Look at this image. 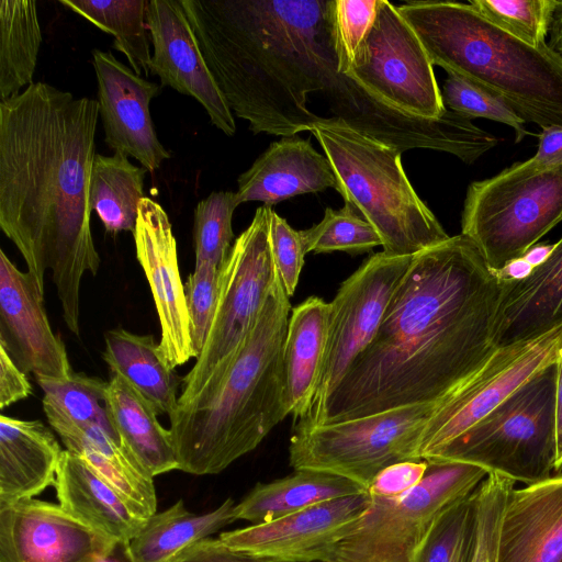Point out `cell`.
I'll use <instances>...</instances> for the list:
<instances>
[{
  "label": "cell",
  "mask_w": 562,
  "mask_h": 562,
  "mask_svg": "<svg viewBox=\"0 0 562 562\" xmlns=\"http://www.w3.org/2000/svg\"><path fill=\"white\" fill-rule=\"evenodd\" d=\"M371 505L368 491L307 507L273 521L224 531L228 548L266 562H327Z\"/></svg>",
  "instance_id": "cell-16"
},
{
  "label": "cell",
  "mask_w": 562,
  "mask_h": 562,
  "mask_svg": "<svg viewBox=\"0 0 562 562\" xmlns=\"http://www.w3.org/2000/svg\"><path fill=\"white\" fill-rule=\"evenodd\" d=\"M148 170L133 165L127 156L97 154L92 165L89 202L105 231L134 233L138 206L144 196V178Z\"/></svg>",
  "instance_id": "cell-33"
},
{
  "label": "cell",
  "mask_w": 562,
  "mask_h": 562,
  "mask_svg": "<svg viewBox=\"0 0 562 562\" xmlns=\"http://www.w3.org/2000/svg\"><path fill=\"white\" fill-rule=\"evenodd\" d=\"M137 260L154 297L160 323L158 344L162 361L171 369L196 359L190 336V321L181 281L177 241L166 211L143 198L133 233Z\"/></svg>",
  "instance_id": "cell-17"
},
{
  "label": "cell",
  "mask_w": 562,
  "mask_h": 562,
  "mask_svg": "<svg viewBox=\"0 0 562 562\" xmlns=\"http://www.w3.org/2000/svg\"><path fill=\"white\" fill-rule=\"evenodd\" d=\"M239 205L236 192L217 191L200 201L194 210L195 265L220 268L232 248V218Z\"/></svg>",
  "instance_id": "cell-40"
},
{
  "label": "cell",
  "mask_w": 562,
  "mask_h": 562,
  "mask_svg": "<svg viewBox=\"0 0 562 562\" xmlns=\"http://www.w3.org/2000/svg\"><path fill=\"white\" fill-rule=\"evenodd\" d=\"M533 267L524 258H516L507 262L499 270H495L503 281H520L532 272Z\"/></svg>",
  "instance_id": "cell-52"
},
{
  "label": "cell",
  "mask_w": 562,
  "mask_h": 562,
  "mask_svg": "<svg viewBox=\"0 0 562 562\" xmlns=\"http://www.w3.org/2000/svg\"><path fill=\"white\" fill-rule=\"evenodd\" d=\"M380 0H330V23L337 72L346 75L370 32Z\"/></svg>",
  "instance_id": "cell-42"
},
{
  "label": "cell",
  "mask_w": 562,
  "mask_h": 562,
  "mask_svg": "<svg viewBox=\"0 0 562 562\" xmlns=\"http://www.w3.org/2000/svg\"><path fill=\"white\" fill-rule=\"evenodd\" d=\"M561 221L562 166L535 171L521 161L470 183L461 234L477 246L493 270H499Z\"/></svg>",
  "instance_id": "cell-8"
},
{
  "label": "cell",
  "mask_w": 562,
  "mask_h": 562,
  "mask_svg": "<svg viewBox=\"0 0 562 562\" xmlns=\"http://www.w3.org/2000/svg\"><path fill=\"white\" fill-rule=\"evenodd\" d=\"M423 480L397 497L371 495L355 529L339 541L327 562H414L437 518L474 493L488 472L477 465L426 460Z\"/></svg>",
  "instance_id": "cell-10"
},
{
  "label": "cell",
  "mask_w": 562,
  "mask_h": 562,
  "mask_svg": "<svg viewBox=\"0 0 562 562\" xmlns=\"http://www.w3.org/2000/svg\"><path fill=\"white\" fill-rule=\"evenodd\" d=\"M560 44H561V47H562V24H561V32H560Z\"/></svg>",
  "instance_id": "cell-54"
},
{
  "label": "cell",
  "mask_w": 562,
  "mask_h": 562,
  "mask_svg": "<svg viewBox=\"0 0 562 562\" xmlns=\"http://www.w3.org/2000/svg\"><path fill=\"white\" fill-rule=\"evenodd\" d=\"M290 302L280 276L221 380L169 416L180 471L217 474L252 451L288 414L283 347Z\"/></svg>",
  "instance_id": "cell-4"
},
{
  "label": "cell",
  "mask_w": 562,
  "mask_h": 562,
  "mask_svg": "<svg viewBox=\"0 0 562 562\" xmlns=\"http://www.w3.org/2000/svg\"><path fill=\"white\" fill-rule=\"evenodd\" d=\"M497 562H562V473L509 492Z\"/></svg>",
  "instance_id": "cell-22"
},
{
  "label": "cell",
  "mask_w": 562,
  "mask_h": 562,
  "mask_svg": "<svg viewBox=\"0 0 562 562\" xmlns=\"http://www.w3.org/2000/svg\"><path fill=\"white\" fill-rule=\"evenodd\" d=\"M0 346L24 373L68 379L74 373L63 340L53 333L44 293L0 249Z\"/></svg>",
  "instance_id": "cell-20"
},
{
  "label": "cell",
  "mask_w": 562,
  "mask_h": 562,
  "mask_svg": "<svg viewBox=\"0 0 562 562\" xmlns=\"http://www.w3.org/2000/svg\"><path fill=\"white\" fill-rule=\"evenodd\" d=\"M346 76L408 115L439 119L447 111L428 53L390 1L380 0L375 21Z\"/></svg>",
  "instance_id": "cell-12"
},
{
  "label": "cell",
  "mask_w": 562,
  "mask_h": 562,
  "mask_svg": "<svg viewBox=\"0 0 562 562\" xmlns=\"http://www.w3.org/2000/svg\"><path fill=\"white\" fill-rule=\"evenodd\" d=\"M103 359L143 394L159 414L170 416L178 405L180 378L161 359L151 335L116 328L105 333Z\"/></svg>",
  "instance_id": "cell-31"
},
{
  "label": "cell",
  "mask_w": 562,
  "mask_h": 562,
  "mask_svg": "<svg viewBox=\"0 0 562 562\" xmlns=\"http://www.w3.org/2000/svg\"><path fill=\"white\" fill-rule=\"evenodd\" d=\"M92 65L106 145L114 153L132 156L149 172L159 169L170 157L150 115V101L161 86L137 75L109 52L93 49Z\"/></svg>",
  "instance_id": "cell-19"
},
{
  "label": "cell",
  "mask_w": 562,
  "mask_h": 562,
  "mask_svg": "<svg viewBox=\"0 0 562 562\" xmlns=\"http://www.w3.org/2000/svg\"><path fill=\"white\" fill-rule=\"evenodd\" d=\"M301 234L306 254L363 252L382 246L374 227L349 203L339 210L327 207L323 220Z\"/></svg>",
  "instance_id": "cell-38"
},
{
  "label": "cell",
  "mask_w": 562,
  "mask_h": 562,
  "mask_svg": "<svg viewBox=\"0 0 562 562\" xmlns=\"http://www.w3.org/2000/svg\"><path fill=\"white\" fill-rule=\"evenodd\" d=\"M515 482L495 473L476 490L477 531L472 562H497V538L501 517Z\"/></svg>",
  "instance_id": "cell-43"
},
{
  "label": "cell",
  "mask_w": 562,
  "mask_h": 562,
  "mask_svg": "<svg viewBox=\"0 0 562 562\" xmlns=\"http://www.w3.org/2000/svg\"><path fill=\"white\" fill-rule=\"evenodd\" d=\"M557 378L555 362L424 460L470 463L526 485L552 476L557 457Z\"/></svg>",
  "instance_id": "cell-7"
},
{
  "label": "cell",
  "mask_w": 562,
  "mask_h": 562,
  "mask_svg": "<svg viewBox=\"0 0 562 562\" xmlns=\"http://www.w3.org/2000/svg\"><path fill=\"white\" fill-rule=\"evenodd\" d=\"M231 111L283 137L318 120L307 94L337 72L330 0H181Z\"/></svg>",
  "instance_id": "cell-3"
},
{
  "label": "cell",
  "mask_w": 562,
  "mask_h": 562,
  "mask_svg": "<svg viewBox=\"0 0 562 562\" xmlns=\"http://www.w3.org/2000/svg\"><path fill=\"white\" fill-rule=\"evenodd\" d=\"M149 0H59V3L114 37L137 75H150L151 55L146 13Z\"/></svg>",
  "instance_id": "cell-35"
},
{
  "label": "cell",
  "mask_w": 562,
  "mask_h": 562,
  "mask_svg": "<svg viewBox=\"0 0 562 562\" xmlns=\"http://www.w3.org/2000/svg\"><path fill=\"white\" fill-rule=\"evenodd\" d=\"M485 20L524 43L541 47L551 27L557 0H471Z\"/></svg>",
  "instance_id": "cell-39"
},
{
  "label": "cell",
  "mask_w": 562,
  "mask_h": 562,
  "mask_svg": "<svg viewBox=\"0 0 562 562\" xmlns=\"http://www.w3.org/2000/svg\"><path fill=\"white\" fill-rule=\"evenodd\" d=\"M54 487L58 504L66 512L113 541H131L150 517L87 462L66 449Z\"/></svg>",
  "instance_id": "cell-23"
},
{
  "label": "cell",
  "mask_w": 562,
  "mask_h": 562,
  "mask_svg": "<svg viewBox=\"0 0 562 562\" xmlns=\"http://www.w3.org/2000/svg\"><path fill=\"white\" fill-rule=\"evenodd\" d=\"M508 282L463 234L413 256L370 344L322 408L295 426L331 425L446 398L497 349Z\"/></svg>",
  "instance_id": "cell-1"
},
{
  "label": "cell",
  "mask_w": 562,
  "mask_h": 562,
  "mask_svg": "<svg viewBox=\"0 0 562 562\" xmlns=\"http://www.w3.org/2000/svg\"><path fill=\"white\" fill-rule=\"evenodd\" d=\"M330 303L310 296L292 311L283 347L284 405L296 423L312 407L323 369Z\"/></svg>",
  "instance_id": "cell-28"
},
{
  "label": "cell",
  "mask_w": 562,
  "mask_h": 562,
  "mask_svg": "<svg viewBox=\"0 0 562 562\" xmlns=\"http://www.w3.org/2000/svg\"><path fill=\"white\" fill-rule=\"evenodd\" d=\"M146 24L153 45L150 75L164 87L194 98L210 121L228 136L236 123L186 15L181 0H149Z\"/></svg>",
  "instance_id": "cell-18"
},
{
  "label": "cell",
  "mask_w": 562,
  "mask_h": 562,
  "mask_svg": "<svg viewBox=\"0 0 562 562\" xmlns=\"http://www.w3.org/2000/svg\"><path fill=\"white\" fill-rule=\"evenodd\" d=\"M235 502L225 499L217 508L198 515L182 499L151 515L130 541L136 562H170L184 549L209 538L236 520Z\"/></svg>",
  "instance_id": "cell-32"
},
{
  "label": "cell",
  "mask_w": 562,
  "mask_h": 562,
  "mask_svg": "<svg viewBox=\"0 0 562 562\" xmlns=\"http://www.w3.org/2000/svg\"><path fill=\"white\" fill-rule=\"evenodd\" d=\"M32 393L31 384L7 350L0 346V408L27 398Z\"/></svg>",
  "instance_id": "cell-48"
},
{
  "label": "cell",
  "mask_w": 562,
  "mask_h": 562,
  "mask_svg": "<svg viewBox=\"0 0 562 562\" xmlns=\"http://www.w3.org/2000/svg\"><path fill=\"white\" fill-rule=\"evenodd\" d=\"M271 206L262 205L218 269L214 317L200 356L182 379L178 404L212 389L255 326L279 276L270 245Z\"/></svg>",
  "instance_id": "cell-9"
},
{
  "label": "cell",
  "mask_w": 562,
  "mask_h": 562,
  "mask_svg": "<svg viewBox=\"0 0 562 562\" xmlns=\"http://www.w3.org/2000/svg\"><path fill=\"white\" fill-rule=\"evenodd\" d=\"M270 245L277 271L284 291L290 297L294 294L304 266L305 247L301 231L292 228L285 218L273 210L269 224Z\"/></svg>",
  "instance_id": "cell-45"
},
{
  "label": "cell",
  "mask_w": 562,
  "mask_h": 562,
  "mask_svg": "<svg viewBox=\"0 0 562 562\" xmlns=\"http://www.w3.org/2000/svg\"><path fill=\"white\" fill-rule=\"evenodd\" d=\"M98 119L97 100L41 81L0 101V228L43 293L52 270L76 336L82 276L100 266L89 202Z\"/></svg>",
  "instance_id": "cell-2"
},
{
  "label": "cell",
  "mask_w": 562,
  "mask_h": 562,
  "mask_svg": "<svg viewBox=\"0 0 562 562\" xmlns=\"http://www.w3.org/2000/svg\"><path fill=\"white\" fill-rule=\"evenodd\" d=\"M79 562H136L131 551L130 541H114L112 546L101 554L89 557Z\"/></svg>",
  "instance_id": "cell-51"
},
{
  "label": "cell",
  "mask_w": 562,
  "mask_h": 562,
  "mask_svg": "<svg viewBox=\"0 0 562 562\" xmlns=\"http://www.w3.org/2000/svg\"><path fill=\"white\" fill-rule=\"evenodd\" d=\"M63 449L41 420L0 416V504L54 486Z\"/></svg>",
  "instance_id": "cell-26"
},
{
  "label": "cell",
  "mask_w": 562,
  "mask_h": 562,
  "mask_svg": "<svg viewBox=\"0 0 562 562\" xmlns=\"http://www.w3.org/2000/svg\"><path fill=\"white\" fill-rule=\"evenodd\" d=\"M442 85L445 106L467 119L483 117L503 123L514 130L516 143L528 134L526 121L501 97L452 72Z\"/></svg>",
  "instance_id": "cell-41"
},
{
  "label": "cell",
  "mask_w": 562,
  "mask_h": 562,
  "mask_svg": "<svg viewBox=\"0 0 562 562\" xmlns=\"http://www.w3.org/2000/svg\"><path fill=\"white\" fill-rule=\"evenodd\" d=\"M427 468L428 462L424 459L395 463L376 475L368 492L383 497L401 496L423 480Z\"/></svg>",
  "instance_id": "cell-46"
},
{
  "label": "cell",
  "mask_w": 562,
  "mask_h": 562,
  "mask_svg": "<svg viewBox=\"0 0 562 562\" xmlns=\"http://www.w3.org/2000/svg\"><path fill=\"white\" fill-rule=\"evenodd\" d=\"M360 485L339 475L294 470L266 483H257L235 505L236 520L265 524L292 515L313 505L364 492Z\"/></svg>",
  "instance_id": "cell-30"
},
{
  "label": "cell",
  "mask_w": 562,
  "mask_h": 562,
  "mask_svg": "<svg viewBox=\"0 0 562 562\" xmlns=\"http://www.w3.org/2000/svg\"><path fill=\"white\" fill-rule=\"evenodd\" d=\"M558 363L557 396H555V439L557 457L554 472L562 473V356Z\"/></svg>",
  "instance_id": "cell-50"
},
{
  "label": "cell",
  "mask_w": 562,
  "mask_h": 562,
  "mask_svg": "<svg viewBox=\"0 0 562 562\" xmlns=\"http://www.w3.org/2000/svg\"><path fill=\"white\" fill-rule=\"evenodd\" d=\"M554 244H536L522 257L533 267L542 265L551 255Z\"/></svg>",
  "instance_id": "cell-53"
},
{
  "label": "cell",
  "mask_w": 562,
  "mask_h": 562,
  "mask_svg": "<svg viewBox=\"0 0 562 562\" xmlns=\"http://www.w3.org/2000/svg\"><path fill=\"white\" fill-rule=\"evenodd\" d=\"M170 562H266L237 552L218 538H205L184 549Z\"/></svg>",
  "instance_id": "cell-47"
},
{
  "label": "cell",
  "mask_w": 562,
  "mask_h": 562,
  "mask_svg": "<svg viewBox=\"0 0 562 562\" xmlns=\"http://www.w3.org/2000/svg\"><path fill=\"white\" fill-rule=\"evenodd\" d=\"M113 542L59 504L36 498L0 504V562H79Z\"/></svg>",
  "instance_id": "cell-21"
},
{
  "label": "cell",
  "mask_w": 562,
  "mask_h": 562,
  "mask_svg": "<svg viewBox=\"0 0 562 562\" xmlns=\"http://www.w3.org/2000/svg\"><path fill=\"white\" fill-rule=\"evenodd\" d=\"M538 138L537 153L530 159L522 161L525 166L535 171L562 166V126L544 127Z\"/></svg>",
  "instance_id": "cell-49"
},
{
  "label": "cell",
  "mask_w": 562,
  "mask_h": 562,
  "mask_svg": "<svg viewBox=\"0 0 562 562\" xmlns=\"http://www.w3.org/2000/svg\"><path fill=\"white\" fill-rule=\"evenodd\" d=\"M562 325V237L549 258L520 281H509L495 333L496 348L535 339Z\"/></svg>",
  "instance_id": "cell-27"
},
{
  "label": "cell",
  "mask_w": 562,
  "mask_h": 562,
  "mask_svg": "<svg viewBox=\"0 0 562 562\" xmlns=\"http://www.w3.org/2000/svg\"><path fill=\"white\" fill-rule=\"evenodd\" d=\"M52 403L77 424L97 426L122 440L106 405L108 382L97 376L74 372L68 379L36 378Z\"/></svg>",
  "instance_id": "cell-37"
},
{
  "label": "cell",
  "mask_w": 562,
  "mask_h": 562,
  "mask_svg": "<svg viewBox=\"0 0 562 562\" xmlns=\"http://www.w3.org/2000/svg\"><path fill=\"white\" fill-rule=\"evenodd\" d=\"M218 269L210 263L195 265L184 283L190 336L196 358L203 349L215 313Z\"/></svg>",
  "instance_id": "cell-44"
},
{
  "label": "cell",
  "mask_w": 562,
  "mask_h": 562,
  "mask_svg": "<svg viewBox=\"0 0 562 562\" xmlns=\"http://www.w3.org/2000/svg\"><path fill=\"white\" fill-rule=\"evenodd\" d=\"M476 531L475 491L437 518L416 551L414 562H472Z\"/></svg>",
  "instance_id": "cell-36"
},
{
  "label": "cell",
  "mask_w": 562,
  "mask_h": 562,
  "mask_svg": "<svg viewBox=\"0 0 562 562\" xmlns=\"http://www.w3.org/2000/svg\"><path fill=\"white\" fill-rule=\"evenodd\" d=\"M106 405L122 440L153 476L179 469L170 429L158 422L156 407L120 374L112 373L108 382Z\"/></svg>",
  "instance_id": "cell-29"
},
{
  "label": "cell",
  "mask_w": 562,
  "mask_h": 562,
  "mask_svg": "<svg viewBox=\"0 0 562 562\" xmlns=\"http://www.w3.org/2000/svg\"><path fill=\"white\" fill-rule=\"evenodd\" d=\"M562 356V325L535 339L497 348L485 364L443 398L420 443L426 459L484 418L519 386Z\"/></svg>",
  "instance_id": "cell-14"
},
{
  "label": "cell",
  "mask_w": 562,
  "mask_h": 562,
  "mask_svg": "<svg viewBox=\"0 0 562 562\" xmlns=\"http://www.w3.org/2000/svg\"><path fill=\"white\" fill-rule=\"evenodd\" d=\"M397 10L432 65L497 94L541 130L562 126V58L549 44L524 43L469 3L408 1Z\"/></svg>",
  "instance_id": "cell-5"
},
{
  "label": "cell",
  "mask_w": 562,
  "mask_h": 562,
  "mask_svg": "<svg viewBox=\"0 0 562 562\" xmlns=\"http://www.w3.org/2000/svg\"><path fill=\"white\" fill-rule=\"evenodd\" d=\"M328 158L345 203L374 227L383 252L413 257L450 236L412 187L402 151L338 117H318L310 131Z\"/></svg>",
  "instance_id": "cell-6"
},
{
  "label": "cell",
  "mask_w": 562,
  "mask_h": 562,
  "mask_svg": "<svg viewBox=\"0 0 562 562\" xmlns=\"http://www.w3.org/2000/svg\"><path fill=\"white\" fill-rule=\"evenodd\" d=\"M440 402L400 407L331 425L294 426L289 463L294 470L342 476L368 491L387 467L422 460L424 427Z\"/></svg>",
  "instance_id": "cell-11"
},
{
  "label": "cell",
  "mask_w": 562,
  "mask_h": 562,
  "mask_svg": "<svg viewBox=\"0 0 562 562\" xmlns=\"http://www.w3.org/2000/svg\"><path fill=\"white\" fill-rule=\"evenodd\" d=\"M42 40L36 1L0 2V101L33 83Z\"/></svg>",
  "instance_id": "cell-34"
},
{
  "label": "cell",
  "mask_w": 562,
  "mask_h": 562,
  "mask_svg": "<svg viewBox=\"0 0 562 562\" xmlns=\"http://www.w3.org/2000/svg\"><path fill=\"white\" fill-rule=\"evenodd\" d=\"M43 409L66 450L81 458L148 516L157 512L154 476L123 440L112 437L100 427L75 423L45 400Z\"/></svg>",
  "instance_id": "cell-25"
},
{
  "label": "cell",
  "mask_w": 562,
  "mask_h": 562,
  "mask_svg": "<svg viewBox=\"0 0 562 562\" xmlns=\"http://www.w3.org/2000/svg\"><path fill=\"white\" fill-rule=\"evenodd\" d=\"M238 203L259 201L271 206L285 199L324 191H338L333 167L308 140L282 137L255 160L237 180Z\"/></svg>",
  "instance_id": "cell-24"
},
{
  "label": "cell",
  "mask_w": 562,
  "mask_h": 562,
  "mask_svg": "<svg viewBox=\"0 0 562 562\" xmlns=\"http://www.w3.org/2000/svg\"><path fill=\"white\" fill-rule=\"evenodd\" d=\"M335 117L401 151L432 149L472 164L498 138L447 109L439 119H420L389 106L346 75L336 72L323 91Z\"/></svg>",
  "instance_id": "cell-13"
},
{
  "label": "cell",
  "mask_w": 562,
  "mask_h": 562,
  "mask_svg": "<svg viewBox=\"0 0 562 562\" xmlns=\"http://www.w3.org/2000/svg\"><path fill=\"white\" fill-rule=\"evenodd\" d=\"M412 259L383 251L374 254L341 283L330 302L325 360L313 404L307 417L299 423L308 420L322 408L353 360L370 344Z\"/></svg>",
  "instance_id": "cell-15"
}]
</instances>
